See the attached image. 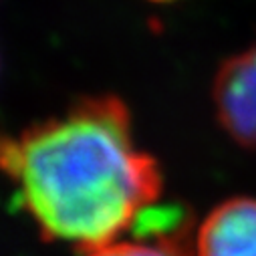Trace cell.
I'll return each instance as SVG.
<instances>
[{
    "mask_svg": "<svg viewBox=\"0 0 256 256\" xmlns=\"http://www.w3.org/2000/svg\"><path fill=\"white\" fill-rule=\"evenodd\" d=\"M196 256H256V200L234 198L216 206L198 230Z\"/></svg>",
    "mask_w": 256,
    "mask_h": 256,
    "instance_id": "cell-3",
    "label": "cell"
},
{
    "mask_svg": "<svg viewBox=\"0 0 256 256\" xmlns=\"http://www.w3.org/2000/svg\"><path fill=\"white\" fill-rule=\"evenodd\" d=\"M87 256H172L162 246H148V244H130V242H117L105 248L93 250Z\"/></svg>",
    "mask_w": 256,
    "mask_h": 256,
    "instance_id": "cell-4",
    "label": "cell"
},
{
    "mask_svg": "<svg viewBox=\"0 0 256 256\" xmlns=\"http://www.w3.org/2000/svg\"><path fill=\"white\" fill-rule=\"evenodd\" d=\"M212 101L224 132L240 146L256 148V46L222 62Z\"/></svg>",
    "mask_w": 256,
    "mask_h": 256,
    "instance_id": "cell-2",
    "label": "cell"
},
{
    "mask_svg": "<svg viewBox=\"0 0 256 256\" xmlns=\"http://www.w3.org/2000/svg\"><path fill=\"white\" fill-rule=\"evenodd\" d=\"M2 164L40 234L87 252L115 244L162 194L160 168L113 95L81 99L4 140Z\"/></svg>",
    "mask_w": 256,
    "mask_h": 256,
    "instance_id": "cell-1",
    "label": "cell"
}]
</instances>
